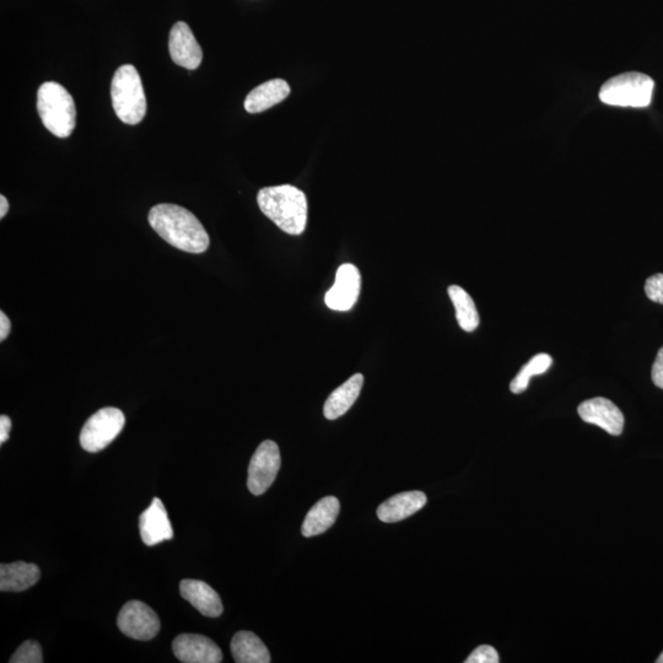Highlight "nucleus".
<instances>
[{
	"label": "nucleus",
	"instance_id": "b1692460",
	"mask_svg": "<svg viewBox=\"0 0 663 663\" xmlns=\"http://www.w3.org/2000/svg\"><path fill=\"white\" fill-rule=\"evenodd\" d=\"M466 663H499L500 657L494 648L489 645L479 646L476 650L472 652Z\"/></svg>",
	"mask_w": 663,
	"mask_h": 663
},
{
	"label": "nucleus",
	"instance_id": "39448f33",
	"mask_svg": "<svg viewBox=\"0 0 663 663\" xmlns=\"http://www.w3.org/2000/svg\"><path fill=\"white\" fill-rule=\"evenodd\" d=\"M655 82L643 73H624L602 86L600 99L603 104L618 107L645 109L650 106Z\"/></svg>",
	"mask_w": 663,
	"mask_h": 663
},
{
	"label": "nucleus",
	"instance_id": "6ab92c4d",
	"mask_svg": "<svg viewBox=\"0 0 663 663\" xmlns=\"http://www.w3.org/2000/svg\"><path fill=\"white\" fill-rule=\"evenodd\" d=\"M364 385V376L355 374L327 398L323 414L328 420H336L346 414L353 407L360 396Z\"/></svg>",
	"mask_w": 663,
	"mask_h": 663
},
{
	"label": "nucleus",
	"instance_id": "423d86ee",
	"mask_svg": "<svg viewBox=\"0 0 663 663\" xmlns=\"http://www.w3.org/2000/svg\"><path fill=\"white\" fill-rule=\"evenodd\" d=\"M125 424L126 417L120 409L102 408L86 420L80 433V445L93 454L102 451L121 434Z\"/></svg>",
	"mask_w": 663,
	"mask_h": 663
},
{
	"label": "nucleus",
	"instance_id": "9d476101",
	"mask_svg": "<svg viewBox=\"0 0 663 663\" xmlns=\"http://www.w3.org/2000/svg\"><path fill=\"white\" fill-rule=\"evenodd\" d=\"M172 650L181 662L220 663L223 652L212 639L198 634H181L172 643Z\"/></svg>",
	"mask_w": 663,
	"mask_h": 663
},
{
	"label": "nucleus",
	"instance_id": "cd10ccee",
	"mask_svg": "<svg viewBox=\"0 0 663 663\" xmlns=\"http://www.w3.org/2000/svg\"><path fill=\"white\" fill-rule=\"evenodd\" d=\"M10 330H12V323H10L9 317L3 311H0V341H5Z\"/></svg>",
	"mask_w": 663,
	"mask_h": 663
},
{
	"label": "nucleus",
	"instance_id": "c756f323",
	"mask_svg": "<svg viewBox=\"0 0 663 663\" xmlns=\"http://www.w3.org/2000/svg\"><path fill=\"white\" fill-rule=\"evenodd\" d=\"M656 662H657V663H663V652H662V654L659 656V659L656 660Z\"/></svg>",
	"mask_w": 663,
	"mask_h": 663
},
{
	"label": "nucleus",
	"instance_id": "f03ea898",
	"mask_svg": "<svg viewBox=\"0 0 663 663\" xmlns=\"http://www.w3.org/2000/svg\"><path fill=\"white\" fill-rule=\"evenodd\" d=\"M258 207L280 230L289 235L304 233L307 223L305 193L291 185L263 188L258 192Z\"/></svg>",
	"mask_w": 663,
	"mask_h": 663
},
{
	"label": "nucleus",
	"instance_id": "f8f14e48",
	"mask_svg": "<svg viewBox=\"0 0 663 663\" xmlns=\"http://www.w3.org/2000/svg\"><path fill=\"white\" fill-rule=\"evenodd\" d=\"M169 51L172 61L182 68L194 70L202 64V48L190 26L183 21L176 23L170 31Z\"/></svg>",
	"mask_w": 663,
	"mask_h": 663
},
{
	"label": "nucleus",
	"instance_id": "aec40b11",
	"mask_svg": "<svg viewBox=\"0 0 663 663\" xmlns=\"http://www.w3.org/2000/svg\"><path fill=\"white\" fill-rule=\"evenodd\" d=\"M230 646L237 663H269L272 661L267 646L256 634L251 632L236 633Z\"/></svg>",
	"mask_w": 663,
	"mask_h": 663
},
{
	"label": "nucleus",
	"instance_id": "4be33fe9",
	"mask_svg": "<svg viewBox=\"0 0 663 663\" xmlns=\"http://www.w3.org/2000/svg\"><path fill=\"white\" fill-rule=\"evenodd\" d=\"M552 364L553 359L551 355L546 353L535 355L526 365L522 366L519 374L511 381V392L519 395V393L526 391L532 377L547 373Z\"/></svg>",
	"mask_w": 663,
	"mask_h": 663
},
{
	"label": "nucleus",
	"instance_id": "9b49d317",
	"mask_svg": "<svg viewBox=\"0 0 663 663\" xmlns=\"http://www.w3.org/2000/svg\"><path fill=\"white\" fill-rule=\"evenodd\" d=\"M578 413L585 423L597 425L608 434L619 436L624 429V415L616 404L607 398L597 397L582 402Z\"/></svg>",
	"mask_w": 663,
	"mask_h": 663
},
{
	"label": "nucleus",
	"instance_id": "f3484780",
	"mask_svg": "<svg viewBox=\"0 0 663 663\" xmlns=\"http://www.w3.org/2000/svg\"><path fill=\"white\" fill-rule=\"evenodd\" d=\"M41 578L36 564L15 562L0 565V591L23 592L35 586Z\"/></svg>",
	"mask_w": 663,
	"mask_h": 663
},
{
	"label": "nucleus",
	"instance_id": "4468645a",
	"mask_svg": "<svg viewBox=\"0 0 663 663\" xmlns=\"http://www.w3.org/2000/svg\"><path fill=\"white\" fill-rule=\"evenodd\" d=\"M180 592L181 596L187 602H190L204 617L218 618L224 612L220 596L207 582L191 579L182 580Z\"/></svg>",
	"mask_w": 663,
	"mask_h": 663
},
{
	"label": "nucleus",
	"instance_id": "393cba45",
	"mask_svg": "<svg viewBox=\"0 0 663 663\" xmlns=\"http://www.w3.org/2000/svg\"><path fill=\"white\" fill-rule=\"evenodd\" d=\"M645 294L654 303L663 305V274L657 273L646 280Z\"/></svg>",
	"mask_w": 663,
	"mask_h": 663
},
{
	"label": "nucleus",
	"instance_id": "dca6fc26",
	"mask_svg": "<svg viewBox=\"0 0 663 663\" xmlns=\"http://www.w3.org/2000/svg\"><path fill=\"white\" fill-rule=\"evenodd\" d=\"M341 511V503L336 497H326L317 501L307 512L303 528L304 537H315L322 535L334 525Z\"/></svg>",
	"mask_w": 663,
	"mask_h": 663
},
{
	"label": "nucleus",
	"instance_id": "f257e3e1",
	"mask_svg": "<svg viewBox=\"0 0 663 663\" xmlns=\"http://www.w3.org/2000/svg\"><path fill=\"white\" fill-rule=\"evenodd\" d=\"M148 220L156 234L176 249L194 255L208 250V233L190 210L176 204H158L150 209Z\"/></svg>",
	"mask_w": 663,
	"mask_h": 663
},
{
	"label": "nucleus",
	"instance_id": "0eeeda50",
	"mask_svg": "<svg viewBox=\"0 0 663 663\" xmlns=\"http://www.w3.org/2000/svg\"><path fill=\"white\" fill-rule=\"evenodd\" d=\"M282 466L279 447L272 440L263 441L252 456L247 487L253 495H262L272 487Z\"/></svg>",
	"mask_w": 663,
	"mask_h": 663
},
{
	"label": "nucleus",
	"instance_id": "bb28decb",
	"mask_svg": "<svg viewBox=\"0 0 663 663\" xmlns=\"http://www.w3.org/2000/svg\"><path fill=\"white\" fill-rule=\"evenodd\" d=\"M10 430H12V420L8 415H2L0 417V444H4L5 441H8Z\"/></svg>",
	"mask_w": 663,
	"mask_h": 663
},
{
	"label": "nucleus",
	"instance_id": "1a4fd4ad",
	"mask_svg": "<svg viewBox=\"0 0 663 663\" xmlns=\"http://www.w3.org/2000/svg\"><path fill=\"white\" fill-rule=\"evenodd\" d=\"M361 289L359 269L346 263L338 268L336 282L327 291L325 303L331 310L346 312L357 304Z\"/></svg>",
	"mask_w": 663,
	"mask_h": 663
},
{
	"label": "nucleus",
	"instance_id": "7ed1b4c3",
	"mask_svg": "<svg viewBox=\"0 0 663 663\" xmlns=\"http://www.w3.org/2000/svg\"><path fill=\"white\" fill-rule=\"evenodd\" d=\"M37 111L48 131L58 138H68L77 126V109L72 95L61 84L43 83L37 91Z\"/></svg>",
	"mask_w": 663,
	"mask_h": 663
},
{
	"label": "nucleus",
	"instance_id": "2eb2a0df",
	"mask_svg": "<svg viewBox=\"0 0 663 663\" xmlns=\"http://www.w3.org/2000/svg\"><path fill=\"white\" fill-rule=\"evenodd\" d=\"M427 495L423 492H404L382 503L377 509V517L385 524L408 519L427 505Z\"/></svg>",
	"mask_w": 663,
	"mask_h": 663
},
{
	"label": "nucleus",
	"instance_id": "c85d7f7f",
	"mask_svg": "<svg viewBox=\"0 0 663 663\" xmlns=\"http://www.w3.org/2000/svg\"><path fill=\"white\" fill-rule=\"evenodd\" d=\"M9 203L8 199L4 196H0V218H4L8 214Z\"/></svg>",
	"mask_w": 663,
	"mask_h": 663
},
{
	"label": "nucleus",
	"instance_id": "a211bd4d",
	"mask_svg": "<svg viewBox=\"0 0 663 663\" xmlns=\"http://www.w3.org/2000/svg\"><path fill=\"white\" fill-rule=\"evenodd\" d=\"M290 86L285 80H269L253 89L245 100V110L249 113H260L271 109L287 99Z\"/></svg>",
	"mask_w": 663,
	"mask_h": 663
},
{
	"label": "nucleus",
	"instance_id": "20e7f679",
	"mask_svg": "<svg viewBox=\"0 0 663 663\" xmlns=\"http://www.w3.org/2000/svg\"><path fill=\"white\" fill-rule=\"evenodd\" d=\"M112 106L126 125H138L147 113L142 79L136 67L125 64L116 70L111 84Z\"/></svg>",
	"mask_w": 663,
	"mask_h": 663
},
{
	"label": "nucleus",
	"instance_id": "ddd939ff",
	"mask_svg": "<svg viewBox=\"0 0 663 663\" xmlns=\"http://www.w3.org/2000/svg\"><path fill=\"white\" fill-rule=\"evenodd\" d=\"M139 530L140 537L148 547L174 538L169 515L159 498H154L152 505L140 515Z\"/></svg>",
	"mask_w": 663,
	"mask_h": 663
},
{
	"label": "nucleus",
	"instance_id": "412c9836",
	"mask_svg": "<svg viewBox=\"0 0 663 663\" xmlns=\"http://www.w3.org/2000/svg\"><path fill=\"white\" fill-rule=\"evenodd\" d=\"M449 296L456 310V320L463 331L473 332L479 326V315L471 295L458 285H451Z\"/></svg>",
	"mask_w": 663,
	"mask_h": 663
},
{
	"label": "nucleus",
	"instance_id": "6e6552de",
	"mask_svg": "<svg viewBox=\"0 0 663 663\" xmlns=\"http://www.w3.org/2000/svg\"><path fill=\"white\" fill-rule=\"evenodd\" d=\"M118 629L128 638L149 641L160 632V619L152 608L140 601H129L117 618Z\"/></svg>",
	"mask_w": 663,
	"mask_h": 663
},
{
	"label": "nucleus",
	"instance_id": "5701e85b",
	"mask_svg": "<svg viewBox=\"0 0 663 663\" xmlns=\"http://www.w3.org/2000/svg\"><path fill=\"white\" fill-rule=\"evenodd\" d=\"M10 663H42L43 655L41 645L35 640H28L19 646Z\"/></svg>",
	"mask_w": 663,
	"mask_h": 663
},
{
	"label": "nucleus",
	"instance_id": "a878e982",
	"mask_svg": "<svg viewBox=\"0 0 663 663\" xmlns=\"http://www.w3.org/2000/svg\"><path fill=\"white\" fill-rule=\"evenodd\" d=\"M651 377L655 386L663 390V347L657 353L655 363L652 365Z\"/></svg>",
	"mask_w": 663,
	"mask_h": 663
}]
</instances>
